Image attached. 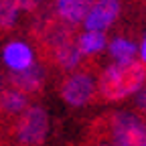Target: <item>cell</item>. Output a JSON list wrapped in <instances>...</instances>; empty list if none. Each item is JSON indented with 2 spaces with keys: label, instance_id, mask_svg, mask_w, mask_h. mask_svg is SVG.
<instances>
[{
  "label": "cell",
  "instance_id": "obj_15",
  "mask_svg": "<svg viewBox=\"0 0 146 146\" xmlns=\"http://www.w3.org/2000/svg\"><path fill=\"white\" fill-rule=\"evenodd\" d=\"M87 146H118V144L112 142V140H108V138H91V142Z\"/></svg>",
  "mask_w": 146,
  "mask_h": 146
},
{
  "label": "cell",
  "instance_id": "obj_12",
  "mask_svg": "<svg viewBox=\"0 0 146 146\" xmlns=\"http://www.w3.org/2000/svg\"><path fill=\"white\" fill-rule=\"evenodd\" d=\"M18 6L14 0H2V4H0V18H2V31L8 33L14 23H16V16H18Z\"/></svg>",
  "mask_w": 146,
  "mask_h": 146
},
{
  "label": "cell",
  "instance_id": "obj_13",
  "mask_svg": "<svg viewBox=\"0 0 146 146\" xmlns=\"http://www.w3.org/2000/svg\"><path fill=\"white\" fill-rule=\"evenodd\" d=\"M21 12H36L45 6L47 0H14Z\"/></svg>",
  "mask_w": 146,
  "mask_h": 146
},
{
  "label": "cell",
  "instance_id": "obj_9",
  "mask_svg": "<svg viewBox=\"0 0 146 146\" xmlns=\"http://www.w3.org/2000/svg\"><path fill=\"white\" fill-rule=\"evenodd\" d=\"M29 108V96L18 91L16 87L6 85L2 91V112L6 118H16Z\"/></svg>",
  "mask_w": 146,
  "mask_h": 146
},
{
  "label": "cell",
  "instance_id": "obj_17",
  "mask_svg": "<svg viewBox=\"0 0 146 146\" xmlns=\"http://www.w3.org/2000/svg\"><path fill=\"white\" fill-rule=\"evenodd\" d=\"M142 146H146V142H144V144H142Z\"/></svg>",
  "mask_w": 146,
  "mask_h": 146
},
{
  "label": "cell",
  "instance_id": "obj_3",
  "mask_svg": "<svg viewBox=\"0 0 146 146\" xmlns=\"http://www.w3.org/2000/svg\"><path fill=\"white\" fill-rule=\"evenodd\" d=\"M49 134V114L43 106H29L12 122L16 146H41Z\"/></svg>",
  "mask_w": 146,
  "mask_h": 146
},
{
  "label": "cell",
  "instance_id": "obj_10",
  "mask_svg": "<svg viewBox=\"0 0 146 146\" xmlns=\"http://www.w3.org/2000/svg\"><path fill=\"white\" fill-rule=\"evenodd\" d=\"M108 51H110V57L116 63H130V61L136 59V53H140V49L132 41H128L126 36L112 39V43L108 45Z\"/></svg>",
  "mask_w": 146,
  "mask_h": 146
},
{
  "label": "cell",
  "instance_id": "obj_11",
  "mask_svg": "<svg viewBox=\"0 0 146 146\" xmlns=\"http://www.w3.org/2000/svg\"><path fill=\"white\" fill-rule=\"evenodd\" d=\"M79 49L83 53V57H91V55H98L100 51H104L108 47L106 35L102 31H85L81 36H77Z\"/></svg>",
  "mask_w": 146,
  "mask_h": 146
},
{
  "label": "cell",
  "instance_id": "obj_5",
  "mask_svg": "<svg viewBox=\"0 0 146 146\" xmlns=\"http://www.w3.org/2000/svg\"><path fill=\"white\" fill-rule=\"evenodd\" d=\"M120 16V0H96L89 16L85 18V31H108Z\"/></svg>",
  "mask_w": 146,
  "mask_h": 146
},
{
  "label": "cell",
  "instance_id": "obj_8",
  "mask_svg": "<svg viewBox=\"0 0 146 146\" xmlns=\"http://www.w3.org/2000/svg\"><path fill=\"white\" fill-rule=\"evenodd\" d=\"M2 59L4 65L10 71H25L29 67L35 65L36 57H35V49L25 43V41H10L6 43L4 51H2Z\"/></svg>",
  "mask_w": 146,
  "mask_h": 146
},
{
  "label": "cell",
  "instance_id": "obj_6",
  "mask_svg": "<svg viewBox=\"0 0 146 146\" xmlns=\"http://www.w3.org/2000/svg\"><path fill=\"white\" fill-rule=\"evenodd\" d=\"M45 65H33L25 71H12V75L8 79V85L10 87H16L18 91H23V94H27L29 98L39 94V91L45 87Z\"/></svg>",
  "mask_w": 146,
  "mask_h": 146
},
{
  "label": "cell",
  "instance_id": "obj_7",
  "mask_svg": "<svg viewBox=\"0 0 146 146\" xmlns=\"http://www.w3.org/2000/svg\"><path fill=\"white\" fill-rule=\"evenodd\" d=\"M94 4L96 0H53V10H55V16H59L61 21L77 27L85 23Z\"/></svg>",
  "mask_w": 146,
  "mask_h": 146
},
{
  "label": "cell",
  "instance_id": "obj_1",
  "mask_svg": "<svg viewBox=\"0 0 146 146\" xmlns=\"http://www.w3.org/2000/svg\"><path fill=\"white\" fill-rule=\"evenodd\" d=\"M146 87V63L130 61V63H112L102 71L98 79V102L116 104L130 96H136Z\"/></svg>",
  "mask_w": 146,
  "mask_h": 146
},
{
  "label": "cell",
  "instance_id": "obj_14",
  "mask_svg": "<svg viewBox=\"0 0 146 146\" xmlns=\"http://www.w3.org/2000/svg\"><path fill=\"white\" fill-rule=\"evenodd\" d=\"M136 108L140 110L142 116H146V87L140 89L138 94H136Z\"/></svg>",
  "mask_w": 146,
  "mask_h": 146
},
{
  "label": "cell",
  "instance_id": "obj_4",
  "mask_svg": "<svg viewBox=\"0 0 146 146\" xmlns=\"http://www.w3.org/2000/svg\"><path fill=\"white\" fill-rule=\"evenodd\" d=\"M59 96L71 108H83L89 102L98 100V79L89 71L75 69L73 73L61 79Z\"/></svg>",
  "mask_w": 146,
  "mask_h": 146
},
{
  "label": "cell",
  "instance_id": "obj_2",
  "mask_svg": "<svg viewBox=\"0 0 146 146\" xmlns=\"http://www.w3.org/2000/svg\"><path fill=\"white\" fill-rule=\"evenodd\" d=\"M91 138H108L118 146H142L146 142V120L132 112L104 114L91 128Z\"/></svg>",
  "mask_w": 146,
  "mask_h": 146
},
{
  "label": "cell",
  "instance_id": "obj_16",
  "mask_svg": "<svg viewBox=\"0 0 146 146\" xmlns=\"http://www.w3.org/2000/svg\"><path fill=\"white\" fill-rule=\"evenodd\" d=\"M140 59L146 63V35H144V39H142V45H140Z\"/></svg>",
  "mask_w": 146,
  "mask_h": 146
}]
</instances>
